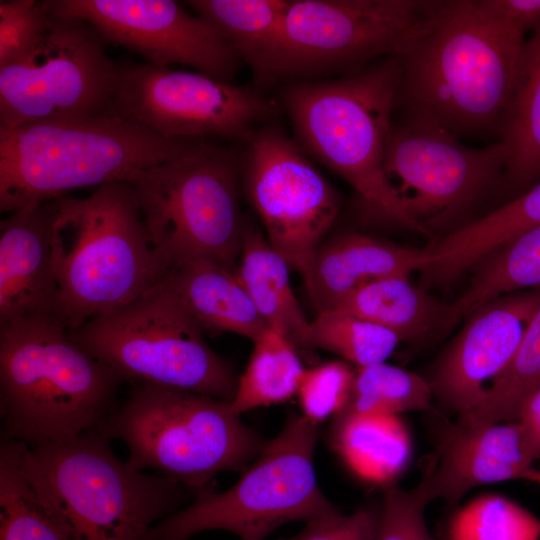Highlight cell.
<instances>
[{"instance_id":"cell-1","label":"cell","mask_w":540,"mask_h":540,"mask_svg":"<svg viewBox=\"0 0 540 540\" xmlns=\"http://www.w3.org/2000/svg\"><path fill=\"white\" fill-rule=\"evenodd\" d=\"M524 35L482 0L425 1L394 55L400 69L396 106L407 111L408 121L456 136L500 135Z\"/></svg>"},{"instance_id":"cell-2","label":"cell","mask_w":540,"mask_h":540,"mask_svg":"<svg viewBox=\"0 0 540 540\" xmlns=\"http://www.w3.org/2000/svg\"><path fill=\"white\" fill-rule=\"evenodd\" d=\"M204 143L167 138L116 114L0 126V210L12 213L71 190L128 182Z\"/></svg>"},{"instance_id":"cell-3","label":"cell","mask_w":540,"mask_h":540,"mask_svg":"<svg viewBox=\"0 0 540 540\" xmlns=\"http://www.w3.org/2000/svg\"><path fill=\"white\" fill-rule=\"evenodd\" d=\"M123 383L61 324L0 326L2 439L35 445L97 429L118 408Z\"/></svg>"},{"instance_id":"cell-4","label":"cell","mask_w":540,"mask_h":540,"mask_svg":"<svg viewBox=\"0 0 540 540\" xmlns=\"http://www.w3.org/2000/svg\"><path fill=\"white\" fill-rule=\"evenodd\" d=\"M97 429L74 438L19 442L22 471L72 540H146L193 493L160 474L135 470Z\"/></svg>"},{"instance_id":"cell-5","label":"cell","mask_w":540,"mask_h":540,"mask_svg":"<svg viewBox=\"0 0 540 540\" xmlns=\"http://www.w3.org/2000/svg\"><path fill=\"white\" fill-rule=\"evenodd\" d=\"M400 69L394 56L332 81H300L283 92L299 146L342 177L372 216L420 231L383 171Z\"/></svg>"},{"instance_id":"cell-6","label":"cell","mask_w":540,"mask_h":540,"mask_svg":"<svg viewBox=\"0 0 540 540\" xmlns=\"http://www.w3.org/2000/svg\"><path fill=\"white\" fill-rule=\"evenodd\" d=\"M52 262L68 331L156 286L165 267L147 236L129 182L60 197L51 235Z\"/></svg>"},{"instance_id":"cell-7","label":"cell","mask_w":540,"mask_h":540,"mask_svg":"<svg viewBox=\"0 0 540 540\" xmlns=\"http://www.w3.org/2000/svg\"><path fill=\"white\" fill-rule=\"evenodd\" d=\"M97 430L127 446L129 467L155 470L195 494L221 472L243 471L266 443L228 400L145 383Z\"/></svg>"},{"instance_id":"cell-8","label":"cell","mask_w":540,"mask_h":540,"mask_svg":"<svg viewBox=\"0 0 540 540\" xmlns=\"http://www.w3.org/2000/svg\"><path fill=\"white\" fill-rule=\"evenodd\" d=\"M240 156L204 143L128 182L150 243L169 270L205 259L235 271L245 234L239 203Z\"/></svg>"},{"instance_id":"cell-9","label":"cell","mask_w":540,"mask_h":540,"mask_svg":"<svg viewBox=\"0 0 540 540\" xmlns=\"http://www.w3.org/2000/svg\"><path fill=\"white\" fill-rule=\"evenodd\" d=\"M203 333L161 281L132 301L68 331L123 382L168 386L231 401L238 378Z\"/></svg>"},{"instance_id":"cell-10","label":"cell","mask_w":540,"mask_h":540,"mask_svg":"<svg viewBox=\"0 0 540 540\" xmlns=\"http://www.w3.org/2000/svg\"><path fill=\"white\" fill-rule=\"evenodd\" d=\"M318 425L292 415L227 490L196 494L193 503L158 522L146 540H187L225 530L240 540H265L283 524L336 510L318 486L314 453Z\"/></svg>"},{"instance_id":"cell-11","label":"cell","mask_w":540,"mask_h":540,"mask_svg":"<svg viewBox=\"0 0 540 540\" xmlns=\"http://www.w3.org/2000/svg\"><path fill=\"white\" fill-rule=\"evenodd\" d=\"M52 14L36 47L0 67V126L114 114L121 65L90 23Z\"/></svg>"},{"instance_id":"cell-12","label":"cell","mask_w":540,"mask_h":540,"mask_svg":"<svg viewBox=\"0 0 540 540\" xmlns=\"http://www.w3.org/2000/svg\"><path fill=\"white\" fill-rule=\"evenodd\" d=\"M425 1L291 0L260 79L308 77L394 56Z\"/></svg>"},{"instance_id":"cell-13","label":"cell","mask_w":540,"mask_h":540,"mask_svg":"<svg viewBox=\"0 0 540 540\" xmlns=\"http://www.w3.org/2000/svg\"><path fill=\"white\" fill-rule=\"evenodd\" d=\"M241 172L271 247L306 283L339 211L338 197L299 144L277 127L247 139Z\"/></svg>"},{"instance_id":"cell-14","label":"cell","mask_w":540,"mask_h":540,"mask_svg":"<svg viewBox=\"0 0 540 540\" xmlns=\"http://www.w3.org/2000/svg\"><path fill=\"white\" fill-rule=\"evenodd\" d=\"M507 160L501 140L473 148L449 131L407 120L391 127L383 171L420 231L428 233L502 184Z\"/></svg>"},{"instance_id":"cell-15","label":"cell","mask_w":540,"mask_h":540,"mask_svg":"<svg viewBox=\"0 0 540 540\" xmlns=\"http://www.w3.org/2000/svg\"><path fill=\"white\" fill-rule=\"evenodd\" d=\"M113 112L167 138L246 140L278 107L250 87L146 63L121 66Z\"/></svg>"},{"instance_id":"cell-16","label":"cell","mask_w":540,"mask_h":540,"mask_svg":"<svg viewBox=\"0 0 540 540\" xmlns=\"http://www.w3.org/2000/svg\"><path fill=\"white\" fill-rule=\"evenodd\" d=\"M52 13L90 23L105 42L152 65L181 64L231 83L241 57L205 20L172 0H46Z\"/></svg>"},{"instance_id":"cell-17","label":"cell","mask_w":540,"mask_h":540,"mask_svg":"<svg viewBox=\"0 0 540 540\" xmlns=\"http://www.w3.org/2000/svg\"><path fill=\"white\" fill-rule=\"evenodd\" d=\"M539 307L540 289H533L501 296L468 315L427 379L434 397L458 415L480 404Z\"/></svg>"},{"instance_id":"cell-18","label":"cell","mask_w":540,"mask_h":540,"mask_svg":"<svg viewBox=\"0 0 540 540\" xmlns=\"http://www.w3.org/2000/svg\"><path fill=\"white\" fill-rule=\"evenodd\" d=\"M57 203L58 198L30 204L0 223V326L37 319L68 330L52 262Z\"/></svg>"},{"instance_id":"cell-19","label":"cell","mask_w":540,"mask_h":540,"mask_svg":"<svg viewBox=\"0 0 540 540\" xmlns=\"http://www.w3.org/2000/svg\"><path fill=\"white\" fill-rule=\"evenodd\" d=\"M536 461L518 421L469 427L455 423L426 464L418 487L430 503L457 505L475 487L523 479Z\"/></svg>"},{"instance_id":"cell-20","label":"cell","mask_w":540,"mask_h":540,"mask_svg":"<svg viewBox=\"0 0 540 540\" xmlns=\"http://www.w3.org/2000/svg\"><path fill=\"white\" fill-rule=\"evenodd\" d=\"M428 261L425 248L347 233L321 245L305 286L317 312H321L365 284L392 276L409 277Z\"/></svg>"},{"instance_id":"cell-21","label":"cell","mask_w":540,"mask_h":540,"mask_svg":"<svg viewBox=\"0 0 540 540\" xmlns=\"http://www.w3.org/2000/svg\"><path fill=\"white\" fill-rule=\"evenodd\" d=\"M540 225V181L490 213L461 225L425 248L424 286H448L493 251Z\"/></svg>"},{"instance_id":"cell-22","label":"cell","mask_w":540,"mask_h":540,"mask_svg":"<svg viewBox=\"0 0 540 540\" xmlns=\"http://www.w3.org/2000/svg\"><path fill=\"white\" fill-rule=\"evenodd\" d=\"M162 284L203 329L226 331L255 341L268 326L234 271L199 259L170 268Z\"/></svg>"},{"instance_id":"cell-23","label":"cell","mask_w":540,"mask_h":540,"mask_svg":"<svg viewBox=\"0 0 540 540\" xmlns=\"http://www.w3.org/2000/svg\"><path fill=\"white\" fill-rule=\"evenodd\" d=\"M289 268L262 233L245 230L237 279L268 328L305 348L310 321L291 287Z\"/></svg>"},{"instance_id":"cell-24","label":"cell","mask_w":540,"mask_h":540,"mask_svg":"<svg viewBox=\"0 0 540 540\" xmlns=\"http://www.w3.org/2000/svg\"><path fill=\"white\" fill-rule=\"evenodd\" d=\"M332 446L354 474L384 487L393 484L411 455L410 435L399 415L341 411Z\"/></svg>"},{"instance_id":"cell-25","label":"cell","mask_w":540,"mask_h":540,"mask_svg":"<svg viewBox=\"0 0 540 540\" xmlns=\"http://www.w3.org/2000/svg\"><path fill=\"white\" fill-rule=\"evenodd\" d=\"M500 136L508 149L502 185L521 194L540 181V24L524 43Z\"/></svg>"},{"instance_id":"cell-26","label":"cell","mask_w":540,"mask_h":540,"mask_svg":"<svg viewBox=\"0 0 540 540\" xmlns=\"http://www.w3.org/2000/svg\"><path fill=\"white\" fill-rule=\"evenodd\" d=\"M382 326L401 341H416L442 328L446 306L409 277L375 280L341 298L333 308Z\"/></svg>"},{"instance_id":"cell-27","label":"cell","mask_w":540,"mask_h":540,"mask_svg":"<svg viewBox=\"0 0 540 540\" xmlns=\"http://www.w3.org/2000/svg\"><path fill=\"white\" fill-rule=\"evenodd\" d=\"M291 0H192L187 4L262 78Z\"/></svg>"},{"instance_id":"cell-28","label":"cell","mask_w":540,"mask_h":540,"mask_svg":"<svg viewBox=\"0 0 540 540\" xmlns=\"http://www.w3.org/2000/svg\"><path fill=\"white\" fill-rule=\"evenodd\" d=\"M0 540H72L24 475L19 442L10 439L0 446Z\"/></svg>"},{"instance_id":"cell-29","label":"cell","mask_w":540,"mask_h":540,"mask_svg":"<svg viewBox=\"0 0 540 540\" xmlns=\"http://www.w3.org/2000/svg\"><path fill=\"white\" fill-rule=\"evenodd\" d=\"M304 371L295 346L279 333L266 330L253 341L249 362L230 401L231 410L241 415L285 402L297 394Z\"/></svg>"},{"instance_id":"cell-30","label":"cell","mask_w":540,"mask_h":540,"mask_svg":"<svg viewBox=\"0 0 540 540\" xmlns=\"http://www.w3.org/2000/svg\"><path fill=\"white\" fill-rule=\"evenodd\" d=\"M540 386V307L533 315L520 344L502 373L472 410L456 423L478 427L517 421L527 397Z\"/></svg>"},{"instance_id":"cell-31","label":"cell","mask_w":540,"mask_h":540,"mask_svg":"<svg viewBox=\"0 0 540 540\" xmlns=\"http://www.w3.org/2000/svg\"><path fill=\"white\" fill-rule=\"evenodd\" d=\"M400 341L382 326L339 309H327L310 321L305 348L332 352L358 368L384 363Z\"/></svg>"},{"instance_id":"cell-32","label":"cell","mask_w":540,"mask_h":540,"mask_svg":"<svg viewBox=\"0 0 540 540\" xmlns=\"http://www.w3.org/2000/svg\"><path fill=\"white\" fill-rule=\"evenodd\" d=\"M433 397L427 379L384 362L355 370L350 396L342 411L400 415L429 408Z\"/></svg>"},{"instance_id":"cell-33","label":"cell","mask_w":540,"mask_h":540,"mask_svg":"<svg viewBox=\"0 0 540 540\" xmlns=\"http://www.w3.org/2000/svg\"><path fill=\"white\" fill-rule=\"evenodd\" d=\"M540 520L517 503L496 494L477 497L458 509L447 540H539Z\"/></svg>"},{"instance_id":"cell-34","label":"cell","mask_w":540,"mask_h":540,"mask_svg":"<svg viewBox=\"0 0 540 540\" xmlns=\"http://www.w3.org/2000/svg\"><path fill=\"white\" fill-rule=\"evenodd\" d=\"M354 375L342 361L305 369L297 390L302 415L317 425L338 415L348 402Z\"/></svg>"},{"instance_id":"cell-35","label":"cell","mask_w":540,"mask_h":540,"mask_svg":"<svg viewBox=\"0 0 540 540\" xmlns=\"http://www.w3.org/2000/svg\"><path fill=\"white\" fill-rule=\"evenodd\" d=\"M53 14L46 0L0 2V67L22 58L41 41Z\"/></svg>"},{"instance_id":"cell-36","label":"cell","mask_w":540,"mask_h":540,"mask_svg":"<svg viewBox=\"0 0 540 540\" xmlns=\"http://www.w3.org/2000/svg\"><path fill=\"white\" fill-rule=\"evenodd\" d=\"M428 504L418 485L408 490L385 486L376 540H437L426 525Z\"/></svg>"},{"instance_id":"cell-37","label":"cell","mask_w":540,"mask_h":540,"mask_svg":"<svg viewBox=\"0 0 540 540\" xmlns=\"http://www.w3.org/2000/svg\"><path fill=\"white\" fill-rule=\"evenodd\" d=\"M379 511L359 509L344 514L338 508L305 522L297 534L279 540H376Z\"/></svg>"},{"instance_id":"cell-38","label":"cell","mask_w":540,"mask_h":540,"mask_svg":"<svg viewBox=\"0 0 540 540\" xmlns=\"http://www.w3.org/2000/svg\"><path fill=\"white\" fill-rule=\"evenodd\" d=\"M482 3L491 14L524 33L540 24V0H482Z\"/></svg>"},{"instance_id":"cell-39","label":"cell","mask_w":540,"mask_h":540,"mask_svg":"<svg viewBox=\"0 0 540 540\" xmlns=\"http://www.w3.org/2000/svg\"><path fill=\"white\" fill-rule=\"evenodd\" d=\"M517 421L524 428L535 460L540 459V386L521 405Z\"/></svg>"},{"instance_id":"cell-40","label":"cell","mask_w":540,"mask_h":540,"mask_svg":"<svg viewBox=\"0 0 540 540\" xmlns=\"http://www.w3.org/2000/svg\"><path fill=\"white\" fill-rule=\"evenodd\" d=\"M523 480L530 481L540 487V469L534 466L530 467L525 473Z\"/></svg>"}]
</instances>
